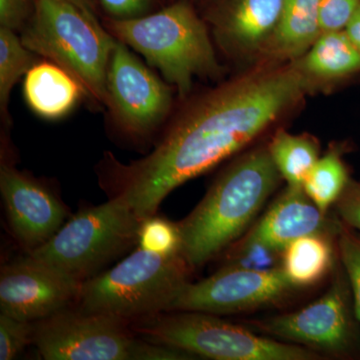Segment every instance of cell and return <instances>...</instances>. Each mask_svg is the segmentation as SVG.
Instances as JSON below:
<instances>
[{"label": "cell", "mask_w": 360, "mask_h": 360, "mask_svg": "<svg viewBox=\"0 0 360 360\" xmlns=\"http://www.w3.org/2000/svg\"><path fill=\"white\" fill-rule=\"evenodd\" d=\"M32 52L15 32L0 26V108L6 115L11 90L32 66Z\"/></svg>", "instance_id": "22"}, {"label": "cell", "mask_w": 360, "mask_h": 360, "mask_svg": "<svg viewBox=\"0 0 360 360\" xmlns=\"http://www.w3.org/2000/svg\"><path fill=\"white\" fill-rule=\"evenodd\" d=\"M349 180L340 149L333 148L316 161L303 182L302 188L321 212L326 214L329 208L335 205Z\"/></svg>", "instance_id": "21"}, {"label": "cell", "mask_w": 360, "mask_h": 360, "mask_svg": "<svg viewBox=\"0 0 360 360\" xmlns=\"http://www.w3.org/2000/svg\"><path fill=\"white\" fill-rule=\"evenodd\" d=\"M194 355L168 345L136 340L131 360H184L193 359Z\"/></svg>", "instance_id": "29"}, {"label": "cell", "mask_w": 360, "mask_h": 360, "mask_svg": "<svg viewBox=\"0 0 360 360\" xmlns=\"http://www.w3.org/2000/svg\"><path fill=\"white\" fill-rule=\"evenodd\" d=\"M37 0H0V26L22 30L34 13Z\"/></svg>", "instance_id": "27"}, {"label": "cell", "mask_w": 360, "mask_h": 360, "mask_svg": "<svg viewBox=\"0 0 360 360\" xmlns=\"http://www.w3.org/2000/svg\"><path fill=\"white\" fill-rule=\"evenodd\" d=\"M220 315L163 311L130 321L144 340L215 360H319L309 348L259 335Z\"/></svg>", "instance_id": "5"}, {"label": "cell", "mask_w": 360, "mask_h": 360, "mask_svg": "<svg viewBox=\"0 0 360 360\" xmlns=\"http://www.w3.org/2000/svg\"><path fill=\"white\" fill-rule=\"evenodd\" d=\"M311 87L295 65L255 72L213 90L175 120L153 153L120 167V191L142 219L184 182L239 153Z\"/></svg>", "instance_id": "1"}, {"label": "cell", "mask_w": 360, "mask_h": 360, "mask_svg": "<svg viewBox=\"0 0 360 360\" xmlns=\"http://www.w3.org/2000/svg\"><path fill=\"white\" fill-rule=\"evenodd\" d=\"M68 1L79 7L82 11L89 14L91 18H97L96 1L94 0H68Z\"/></svg>", "instance_id": "32"}, {"label": "cell", "mask_w": 360, "mask_h": 360, "mask_svg": "<svg viewBox=\"0 0 360 360\" xmlns=\"http://www.w3.org/2000/svg\"><path fill=\"white\" fill-rule=\"evenodd\" d=\"M106 89V106L113 120L131 135L150 134L172 108L169 86L117 39L111 52Z\"/></svg>", "instance_id": "11"}, {"label": "cell", "mask_w": 360, "mask_h": 360, "mask_svg": "<svg viewBox=\"0 0 360 360\" xmlns=\"http://www.w3.org/2000/svg\"><path fill=\"white\" fill-rule=\"evenodd\" d=\"M142 221L127 198L117 194L103 205L77 213L27 255L84 283L137 243Z\"/></svg>", "instance_id": "7"}, {"label": "cell", "mask_w": 360, "mask_h": 360, "mask_svg": "<svg viewBox=\"0 0 360 360\" xmlns=\"http://www.w3.org/2000/svg\"><path fill=\"white\" fill-rule=\"evenodd\" d=\"M0 191L14 236L28 251L49 240L66 217L63 203L30 175L1 163Z\"/></svg>", "instance_id": "14"}, {"label": "cell", "mask_w": 360, "mask_h": 360, "mask_svg": "<svg viewBox=\"0 0 360 360\" xmlns=\"http://www.w3.org/2000/svg\"><path fill=\"white\" fill-rule=\"evenodd\" d=\"M245 323L269 338L309 348L321 355L338 359L360 355V323L340 258L328 290L314 302L295 311L250 319Z\"/></svg>", "instance_id": "8"}, {"label": "cell", "mask_w": 360, "mask_h": 360, "mask_svg": "<svg viewBox=\"0 0 360 360\" xmlns=\"http://www.w3.org/2000/svg\"><path fill=\"white\" fill-rule=\"evenodd\" d=\"M335 206L341 221L360 232V182L350 179Z\"/></svg>", "instance_id": "28"}, {"label": "cell", "mask_w": 360, "mask_h": 360, "mask_svg": "<svg viewBox=\"0 0 360 360\" xmlns=\"http://www.w3.org/2000/svg\"><path fill=\"white\" fill-rule=\"evenodd\" d=\"M336 240L338 257L349 281L355 315L360 323V233L340 221Z\"/></svg>", "instance_id": "24"}, {"label": "cell", "mask_w": 360, "mask_h": 360, "mask_svg": "<svg viewBox=\"0 0 360 360\" xmlns=\"http://www.w3.org/2000/svg\"><path fill=\"white\" fill-rule=\"evenodd\" d=\"M296 290L281 267L227 264L198 283L184 284L167 311L217 315L255 311L285 300Z\"/></svg>", "instance_id": "9"}, {"label": "cell", "mask_w": 360, "mask_h": 360, "mask_svg": "<svg viewBox=\"0 0 360 360\" xmlns=\"http://www.w3.org/2000/svg\"><path fill=\"white\" fill-rule=\"evenodd\" d=\"M111 20H131L148 13L153 0H98Z\"/></svg>", "instance_id": "30"}, {"label": "cell", "mask_w": 360, "mask_h": 360, "mask_svg": "<svg viewBox=\"0 0 360 360\" xmlns=\"http://www.w3.org/2000/svg\"><path fill=\"white\" fill-rule=\"evenodd\" d=\"M321 0H285L266 49L281 58H300L321 37Z\"/></svg>", "instance_id": "19"}, {"label": "cell", "mask_w": 360, "mask_h": 360, "mask_svg": "<svg viewBox=\"0 0 360 360\" xmlns=\"http://www.w3.org/2000/svg\"><path fill=\"white\" fill-rule=\"evenodd\" d=\"M20 39L30 51L70 72L90 98L106 106V78L116 39L97 18L68 0H37Z\"/></svg>", "instance_id": "4"}, {"label": "cell", "mask_w": 360, "mask_h": 360, "mask_svg": "<svg viewBox=\"0 0 360 360\" xmlns=\"http://www.w3.org/2000/svg\"><path fill=\"white\" fill-rule=\"evenodd\" d=\"M82 284L26 255L2 267L0 310L21 321H41L68 309Z\"/></svg>", "instance_id": "13"}, {"label": "cell", "mask_w": 360, "mask_h": 360, "mask_svg": "<svg viewBox=\"0 0 360 360\" xmlns=\"http://www.w3.org/2000/svg\"><path fill=\"white\" fill-rule=\"evenodd\" d=\"M108 32L141 53L186 97L194 77L219 75V65L205 23L186 2L131 20L108 18Z\"/></svg>", "instance_id": "3"}, {"label": "cell", "mask_w": 360, "mask_h": 360, "mask_svg": "<svg viewBox=\"0 0 360 360\" xmlns=\"http://www.w3.org/2000/svg\"><path fill=\"white\" fill-rule=\"evenodd\" d=\"M267 148L281 177L290 186L302 187L319 158V146L315 139L284 130L274 134Z\"/></svg>", "instance_id": "20"}, {"label": "cell", "mask_w": 360, "mask_h": 360, "mask_svg": "<svg viewBox=\"0 0 360 360\" xmlns=\"http://www.w3.org/2000/svg\"><path fill=\"white\" fill-rule=\"evenodd\" d=\"M33 322L0 314V359L11 360L32 341Z\"/></svg>", "instance_id": "25"}, {"label": "cell", "mask_w": 360, "mask_h": 360, "mask_svg": "<svg viewBox=\"0 0 360 360\" xmlns=\"http://www.w3.org/2000/svg\"><path fill=\"white\" fill-rule=\"evenodd\" d=\"M23 94L37 115L58 120L75 108L84 90L70 72L51 61H44L26 73Z\"/></svg>", "instance_id": "16"}, {"label": "cell", "mask_w": 360, "mask_h": 360, "mask_svg": "<svg viewBox=\"0 0 360 360\" xmlns=\"http://www.w3.org/2000/svg\"><path fill=\"white\" fill-rule=\"evenodd\" d=\"M340 224L328 219L302 187L288 186L245 236L227 248L229 257L233 262L255 257L258 251L281 255L293 240L307 234H338Z\"/></svg>", "instance_id": "12"}, {"label": "cell", "mask_w": 360, "mask_h": 360, "mask_svg": "<svg viewBox=\"0 0 360 360\" xmlns=\"http://www.w3.org/2000/svg\"><path fill=\"white\" fill-rule=\"evenodd\" d=\"M281 179L267 148L253 149L225 168L179 222L189 266L198 269L243 238Z\"/></svg>", "instance_id": "2"}, {"label": "cell", "mask_w": 360, "mask_h": 360, "mask_svg": "<svg viewBox=\"0 0 360 360\" xmlns=\"http://www.w3.org/2000/svg\"><path fill=\"white\" fill-rule=\"evenodd\" d=\"M345 32L360 51V4L352 18L348 21L347 25L345 26Z\"/></svg>", "instance_id": "31"}, {"label": "cell", "mask_w": 360, "mask_h": 360, "mask_svg": "<svg viewBox=\"0 0 360 360\" xmlns=\"http://www.w3.org/2000/svg\"><path fill=\"white\" fill-rule=\"evenodd\" d=\"M139 248L165 255H182V238L179 224L156 215L144 219L137 239Z\"/></svg>", "instance_id": "23"}, {"label": "cell", "mask_w": 360, "mask_h": 360, "mask_svg": "<svg viewBox=\"0 0 360 360\" xmlns=\"http://www.w3.org/2000/svg\"><path fill=\"white\" fill-rule=\"evenodd\" d=\"M191 269L182 255L139 248L113 269L82 283L78 309L129 322L167 311Z\"/></svg>", "instance_id": "6"}, {"label": "cell", "mask_w": 360, "mask_h": 360, "mask_svg": "<svg viewBox=\"0 0 360 360\" xmlns=\"http://www.w3.org/2000/svg\"><path fill=\"white\" fill-rule=\"evenodd\" d=\"M285 0H226L214 16L217 37L227 49L252 53L266 49Z\"/></svg>", "instance_id": "15"}, {"label": "cell", "mask_w": 360, "mask_h": 360, "mask_svg": "<svg viewBox=\"0 0 360 360\" xmlns=\"http://www.w3.org/2000/svg\"><path fill=\"white\" fill-rule=\"evenodd\" d=\"M338 234L311 233L295 239L281 253V269L291 283L300 288L321 281L335 269L338 259Z\"/></svg>", "instance_id": "18"}, {"label": "cell", "mask_w": 360, "mask_h": 360, "mask_svg": "<svg viewBox=\"0 0 360 360\" xmlns=\"http://www.w3.org/2000/svg\"><path fill=\"white\" fill-rule=\"evenodd\" d=\"M293 65L311 85L335 82L360 71V51L345 30L323 32Z\"/></svg>", "instance_id": "17"}, {"label": "cell", "mask_w": 360, "mask_h": 360, "mask_svg": "<svg viewBox=\"0 0 360 360\" xmlns=\"http://www.w3.org/2000/svg\"><path fill=\"white\" fill-rule=\"evenodd\" d=\"M129 322L68 307L33 322L32 342L46 360H131L137 340Z\"/></svg>", "instance_id": "10"}, {"label": "cell", "mask_w": 360, "mask_h": 360, "mask_svg": "<svg viewBox=\"0 0 360 360\" xmlns=\"http://www.w3.org/2000/svg\"><path fill=\"white\" fill-rule=\"evenodd\" d=\"M360 0H321V32L345 30Z\"/></svg>", "instance_id": "26"}]
</instances>
